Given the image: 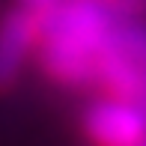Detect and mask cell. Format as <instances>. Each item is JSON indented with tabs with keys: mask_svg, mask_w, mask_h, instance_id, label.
Segmentation results:
<instances>
[{
	"mask_svg": "<svg viewBox=\"0 0 146 146\" xmlns=\"http://www.w3.org/2000/svg\"><path fill=\"white\" fill-rule=\"evenodd\" d=\"M110 15L102 0H60L39 15V60L54 81L90 84L98 78Z\"/></svg>",
	"mask_w": 146,
	"mask_h": 146,
	"instance_id": "obj_1",
	"label": "cell"
},
{
	"mask_svg": "<svg viewBox=\"0 0 146 146\" xmlns=\"http://www.w3.org/2000/svg\"><path fill=\"white\" fill-rule=\"evenodd\" d=\"M96 81H102L113 96L134 102L146 98V33L140 27H110Z\"/></svg>",
	"mask_w": 146,
	"mask_h": 146,
	"instance_id": "obj_2",
	"label": "cell"
},
{
	"mask_svg": "<svg viewBox=\"0 0 146 146\" xmlns=\"http://www.w3.org/2000/svg\"><path fill=\"white\" fill-rule=\"evenodd\" d=\"M84 131L96 146H137L146 137V104L110 92L87 108Z\"/></svg>",
	"mask_w": 146,
	"mask_h": 146,
	"instance_id": "obj_3",
	"label": "cell"
},
{
	"mask_svg": "<svg viewBox=\"0 0 146 146\" xmlns=\"http://www.w3.org/2000/svg\"><path fill=\"white\" fill-rule=\"evenodd\" d=\"M39 45V15L24 6L0 21V90L12 87L21 75L30 51Z\"/></svg>",
	"mask_w": 146,
	"mask_h": 146,
	"instance_id": "obj_4",
	"label": "cell"
},
{
	"mask_svg": "<svg viewBox=\"0 0 146 146\" xmlns=\"http://www.w3.org/2000/svg\"><path fill=\"white\" fill-rule=\"evenodd\" d=\"M54 3H60V0H21V6H24V9L36 12V15H42V12H45V9H51Z\"/></svg>",
	"mask_w": 146,
	"mask_h": 146,
	"instance_id": "obj_5",
	"label": "cell"
},
{
	"mask_svg": "<svg viewBox=\"0 0 146 146\" xmlns=\"http://www.w3.org/2000/svg\"><path fill=\"white\" fill-rule=\"evenodd\" d=\"M137 146H146V137H143V140H140V143H137Z\"/></svg>",
	"mask_w": 146,
	"mask_h": 146,
	"instance_id": "obj_6",
	"label": "cell"
}]
</instances>
